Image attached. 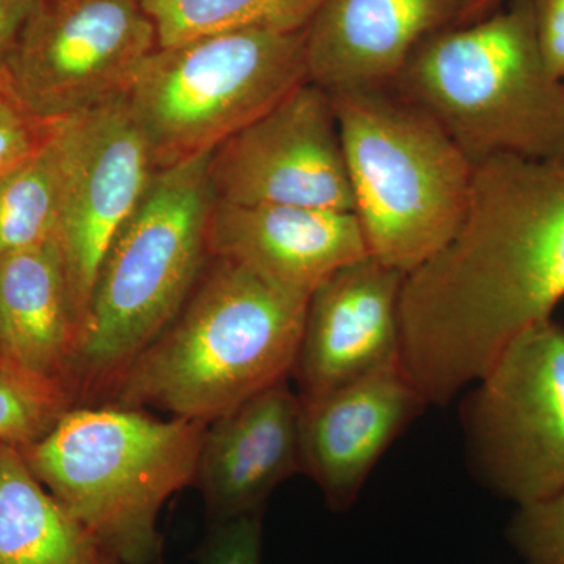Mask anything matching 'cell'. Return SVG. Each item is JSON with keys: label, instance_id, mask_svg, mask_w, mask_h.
Listing matches in <instances>:
<instances>
[{"label": "cell", "instance_id": "obj_18", "mask_svg": "<svg viewBox=\"0 0 564 564\" xmlns=\"http://www.w3.org/2000/svg\"><path fill=\"white\" fill-rule=\"evenodd\" d=\"M106 558L35 477L21 447L0 444V564H104Z\"/></svg>", "mask_w": 564, "mask_h": 564}, {"label": "cell", "instance_id": "obj_8", "mask_svg": "<svg viewBox=\"0 0 564 564\" xmlns=\"http://www.w3.org/2000/svg\"><path fill=\"white\" fill-rule=\"evenodd\" d=\"M462 404L478 480L518 508L564 491V326L527 329Z\"/></svg>", "mask_w": 564, "mask_h": 564}, {"label": "cell", "instance_id": "obj_2", "mask_svg": "<svg viewBox=\"0 0 564 564\" xmlns=\"http://www.w3.org/2000/svg\"><path fill=\"white\" fill-rule=\"evenodd\" d=\"M307 302L214 258L169 328L111 384V404L207 425L292 377Z\"/></svg>", "mask_w": 564, "mask_h": 564}, {"label": "cell", "instance_id": "obj_29", "mask_svg": "<svg viewBox=\"0 0 564 564\" xmlns=\"http://www.w3.org/2000/svg\"><path fill=\"white\" fill-rule=\"evenodd\" d=\"M563 85H564V79H563Z\"/></svg>", "mask_w": 564, "mask_h": 564}, {"label": "cell", "instance_id": "obj_1", "mask_svg": "<svg viewBox=\"0 0 564 564\" xmlns=\"http://www.w3.org/2000/svg\"><path fill=\"white\" fill-rule=\"evenodd\" d=\"M563 300L564 158L475 162L454 239L404 278V370L426 404H447Z\"/></svg>", "mask_w": 564, "mask_h": 564}, {"label": "cell", "instance_id": "obj_26", "mask_svg": "<svg viewBox=\"0 0 564 564\" xmlns=\"http://www.w3.org/2000/svg\"><path fill=\"white\" fill-rule=\"evenodd\" d=\"M36 0H0V70L17 46Z\"/></svg>", "mask_w": 564, "mask_h": 564}, {"label": "cell", "instance_id": "obj_17", "mask_svg": "<svg viewBox=\"0 0 564 564\" xmlns=\"http://www.w3.org/2000/svg\"><path fill=\"white\" fill-rule=\"evenodd\" d=\"M77 334L57 236L0 259V358L66 388Z\"/></svg>", "mask_w": 564, "mask_h": 564}, {"label": "cell", "instance_id": "obj_6", "mask_svg": "<svg viewBox=\"0 0 564 564\" xmlns=\"http://www.w3.org/2000/svg\"><path fill=\"white\" fill-rule=\"evenodd\" d=\"M370 258L410 274L454 239L474 162L393 87L332 95Z\"/></svg>", "mask_w": 564, "mask_h": 564}, {"label": "cell", "instance_id": "obj_24", "mask_svg": "<svg viewBox=\"0 0 564 564\" xmlns=\"http://www.w3.org/2000/svg\"><path fill=\"white\" fill-rule=\"evenodd\" d=\"M54 122L36 120L0 84V176L31 158Z\"/></svg>", "mask_w": 564, "mask_h": 564}, {"label": "cell", "instance_id": "obj_19", "mask_svg": "<svg viewBox=\"0 0 564 564\" xmlns=\"http://www.w3.org/2000/svg\"><path fill=\"white\" fill-rule=\"evenodd\" d=\"M323 0H143L159 46L229 31L302 32Z\"/></svg>", "mask_w": 564, "mask_h": 564}, {"label": "cell", "instance_id": "obj_3", "mask_svg": "<svg viewBox=\"0 0 564 564\" xmlns=\"http://www.w3.org/2000/svg\"><path fill=\"white\" fill-rule=\"evenodd\" d=\"M206 423L159 419L107 404L66 411L21 447L32 473L102 554L120 564H159L163 505L195 481Z\"/></svg>", "mask_w": 564, "mask_h": 564}, {"label": "cell", "instance_id": "obj_12", "mask_svg": "<svg viewBox=\"0 0 564 564\" xmlns=\"http://www.w3.org/2000/svg\"><path fill=\"white\" fill-rule=\"evenodd\" d=\"M404 278L369 256L315 289L292 370L303 400L325 395L400 358Z\"/></svg>", "mask_w": 564, "mask_h": 564}, {"label": "cell", "instance_id": "obj_23", "mask_svg": "<svg viewBox=\"0 0 564 564\" xmlns=\"http://www.w3.org/2000/svg\"><path fill=\"white\" fill-rule=\"evenodd\" d=\"M262 513L214 521L196 551L198 564H262Z\"/></svg>", "mask_w": 564, "mask_h": 564}, {"label": "cell", "instance_id": "obj_16", "mask_svg": "<svg viewBox=\"0 0 564 564\" xmlns=\"http://www.w3.org/2000/svg\"><path fill=\"white\" fill-rule=\"evenodd\" d=\"M302 410L284 380L207 423L193 484L212 521L262 513L274 489L302 473Z\"/></svg>", "mask_w": 564, "mask_h": 564}, {"label": "cell", "instance_id": "obj_21", "mask_svg": "<svg viewBox=\"0 0 564 564\" xmlns=\"http://www.w3.org/2000/svg\"><path fill=\"white\" fill-rule=\"evenodd\" d=\"M68 410L65 386L0 358V444L31 445Z\"/></svg>", "mask_w": 564, "mask_h": 564}, {"label": "cell", "instance_id": "obj_10", "mask_svg": "<svg viewBox=\"0 0 564 564\" xmlns=\"http://www.w3.org/2000/svg\"><path fill=\"white\" fill-rule=\"evenodd\" d=\"M55 126L62 154L57 237L80 329L104 258L158 170L126 96Z\"/></svg>", "mask_w": 564, "mask_h": 564}, {"label": "cell", "instance_id": "obj_9", "mask_svg": "<svg viewBox=\"0 0 564 564\" xmlns=\"http://www.w3.org/2000/svg\"><path fill=\"white\" fill-rule=\"evenodd\" d=\"M158 46L143 0H36L0 84L36 120H68L128 95Z\"/></svg>", "mask_w": 564, "mask_h": 564}, {"label": "cell", "instance_id": "obj_14", "mask_svg": "<svg viewBox=\"0 0 564 564\" xmlns=\"http://www.w3.org/2000/svg\"><path fill=\"white\" fill-rule=\"evenodd\" d=\"M469 0H323L306 29L307 80L329 95L392 87L419 46Z\"/></svg>", "mask_w": 564, "mask_h": 564}, {"label": "cell", "instance_id": "obj_25", "mask_svg": "<svg viewBox=\"0 0 564 564\" xmlns=\"http://www.w3.org/2000/svg\"><path fill=\"white\" fill-rule=\"evenodd\" d=\"M534 32L545 66L564 79V0H530Z\"/></svg>", "mask_w": 564, "mask_h": 564}, {"label": "cell", "instance_id": "obj_27", "mask_svg": "<svg viewBox=\"0 0 564 564\" xmlns=\"http://www.w3.org/2000/svg\"><path fill=\"white\" fill-rule=\"evenodd\" d=\"M508 2H511V0H469L459 25L484 20V18L492 14L494 11L502 9Z\"/></svg>", "mask_w": 564, "mask_h": 564}, {"label": "cell", "instance_id": "obj_28", "mask_svg": "<svg viewBox=\"0 0 564 564\" xmlns=\"http://www.w3.org/2000/svg\"><path fill=\"white\" fill-rule=\"evenodd\" d=\"M104 564H120V563H117V562H115V560H111V558H109V556H107L106 562H104Z\"/></svg>", "mask_w": 564, "mask_h": 564}, {"label": "cell", "instance_id": "obj_22", "mask_svg": "<svg viewBox=\"0 0 564 564\" xmlns=\"http://www.w3.org/2000/svg\"><path fill=\"white\" fill-rule=\"evenodd\" d=\"M508 538L525 564H564V491L518 508Z\"/></svg>", "mask_w": 564, "mask_h": 564}, {"label": "cell", "instance_id": "obj_11", "mask_svg": "<svg viewBox=\"0 0 564 564\" xmlns=\"http://www.w3.org/2000/svg\"><path fill=\"white\" fill-rule=\"evenodd\" d=\"M215 202L352 212L332 95L310 80L212 152Z\"/></svg>", "mask_w": 564, "mask_h": 564}, {"label": "cell", "instance_id": "obj_4", "mask_svg": "<svg viewBox=\"0 0 564 564\" xmlns=\"http://www.w3.org/2000/svg\"><path fill=\"white\" fill-rule=\"evenodd\" d=\"M392 87L432 115L474 163L564 158V85L545 66L530 0L436 33Z\"/></svg>", "mask_w": 564, "mask_h": 564}, {"label": "cell", "instance_id": "obj_5", "mask_svg": "<svg viewBox=\"0 0 564 564\" xmlns=\"http://www.w3.org/2000/svg\"><path fill=\"white\" fill-rule=\"evenodd\" d=\"M210 154L159 170L96 278L66 380L87 395L118 377L181 313L209 256Z\"/></svg>", "mask_w": 564, "mask_h": 564}, {"label": "cell", "instance_id": "obj_13", "mask_svg": "<svg viewBox=\"0 0 564 564\" xmlns=\"http://www.w3.org/2000/svg\"><path fill=\"white\" fill-rule=\"evenodd\" d=\"M302 404V473L336 513L351 508L386 452L429 406L400 358Z\"/></svg>", "mask_w": 564, "mask_h": 564}, {"label": "cell", "instance_id": "obj_7", "mask_svg": "<svg viewBox=\"0 0 564 564\" xmlns=\"http://www.w3.org/2000/svg\"><path fill=\"white\" fill-rule=\"evenodd\" d=\"M307 82L306 31H229L158 46L128 98L155 170L210 154Z\"/></svg>", "mask_w": 564, "mask_h": 564}, {"label": "cell", "instance_id": "obj_20", "mask_svg": "<svg viewBox=\"0 0 564 564\" xmlns=\"http://www.w3.org/2000/svg\"><path fill=\"white\" fill-rule=\"evenodd\" d=\"M62 154L57 126L20 165L0 176V259L57 236Z\"/></svg>", "mask_w": 564, "mask_h": 564}, {"label": "cell", "instance_id": "obj_15", "mask_svg": "<svg viewBox=\"0 0 564 564\" xmlns=\"http://www.w3.org/2000/svg\"><path fill=\"white\" fill-rule=\"evenodd\" d=\"M207 248L209 256L306 299L334 273L370 256L355 212L217 202Z\"/></svg>", "mask_w": 564, "mask_h": 564}]
</instances>
